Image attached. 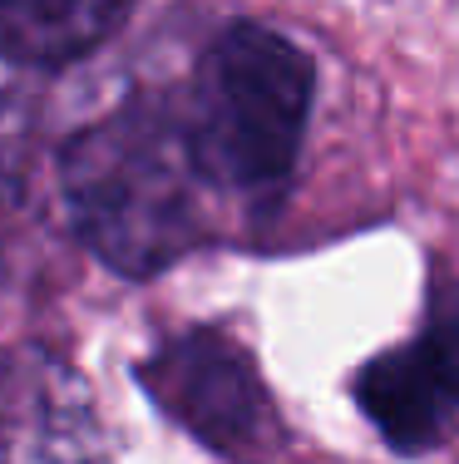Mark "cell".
I'll use <instances>...</instances> for the list:
<instances>
[{"label":"cell","instance_id":"cell-1","mask_svg":"<svg viewBox=\"0 0 459 464\" xmlns=\"http://www.w3.org/2000/svg\"><path fill=\"white\" fill-rule=\"evenodd\" d=\"M60 198L70 227L114 277L148 282L207 242V183L173 90H144L64 139Z\"/></svg>","mask_w":459,"mask_h":464},{"label":"cell","instance_id":"cell-2","mask_svg":"<svg viewBox=\"0 0 459 464\" xmlns=\"http://www.w3.org/2000/svg\"><path fill=\"white\" fill-rule=\"evenodd\" d=\"M173 99L207 193L267 218L297 173L311 124V54L262 20H233L207 40Z\"/></svg>","mask_w":459,"mask_h":464},{"label":"cell","instance_id":"cell-3","mask_svg":"<svg viewBox=\"0 0 459 464\" xmlns=\"http://www.w3.org/2000/svg\"><path fill=\"white\" fill-rule=\"evenodd\" d=\"M139 385L173 425L227 464H272L282 415L253 351L217 326H188L139 361Z\"/></svg>","mask_w":459,"mask_h":464},{"label":"cell","instance_id":"cell-4","mask_svg":"<svg viewBox=\"0 0 459 464\" xmlns=\"http://www.w3.org/2000/svg\"><path fill=\"white\" fill-rule=\"evenodd\" d=\"M356 411L396 455H430L459 425V282L430 277L425 322L351 375Z\"/></svg>","mask_w":459,"mask_h":464},{"label":"cell","instance_id":"cell-5","mask_svg":"<svg viewBox=\"0 0 459 464\" xmlns=\"http://www.w3.org/2000/svg\"><path fill=\"white\" fill-rule=\"evenodd\" d=\"M5 425L10 464H109L90 391L45 346L10 356Z\"/></svg>","mask_w":459,"mask_h":464},{"label":"cell","instance_id":"cell-6","mask_svg":"<svg viewBox=\"0 0 459 464\" xmlns=\"http://www.w3.org/2000/svg\"><path fill=\"white\" fill-rule=\"evenodd\" d=\"M134 0H0V45L15 70H70L129 20Z\"/></svg>","mask_w":459,"mask_h":464}]
</instances>
